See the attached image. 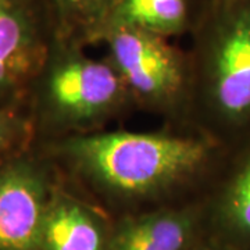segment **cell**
<instances>
[{"label": "cell", "mask_w": 250, "mask_h": 250, "mask_svg": "<svg viewBox=\"0 0 250 250\" xmlns=\"http://www.w3.org/2000/svg\"><path fill=\"white\" fill-rule=\"evenodd\" d=\"M29 124L11 108H0V154L9 152L20 141H25Z\"/></svg>", "instance_id": "7c38bea8"}, {"label": "cell", "mask_w": 250, "mask_h": 250, "mask_svg": "<svg viewBox=\"0 0 250 250\" xmlns=\"http://www.w3.org/2000/svg\"><path fill=\"white\" fill-rule=\"evenodd\" d=\"M120 0H49L56 36L82 47L100 42Z\"/></svg>", "instance_id": "8fae6325"}, {"label": "cell", "mask_w": 250, "mask_h": 250, "mask_svg": "<svg viewBox=\"0 0 250 250\" xmlns=\"http://www.w3.org/2000/svg\"><path fill=\"white\" fill-rule=\"evenodd\" d=\"M197 221L195 207L129 215L113 229L107 250H185L196 232Z\"/></svg>", "instance_id": "ba28073f"}, {"label": "cell", "mask_w": 250, "mask_h": 250, "mask_svg": "<svg viewBox=\"0 0 250 250\" xmlns=\"http://www.w3.org/2000/svg\"><path fill=\"white\" fill-rule=\"evenodd\" d=\"M213 0H120L104 31L129 27L166 38L192 35ZM103 34V35H104Z\"/></svg>", "instance_id": "9c48e42d"}, {"label": "cell", "mask_w": 250, "mask_h": 250, "mask_svg": "<svg viewBox=\"0 0 250 250\" xmlns=\"http://www.w3.org/2000/svg\"><path fill=\"white\" fill-rule=\"evenodd\" d=\"M214 221L231 250H250V134L228 147L210 184Z\"/></svg>", "instance_id": "52a82bcc"}, {"label": "cell", "mask_w": 250, "mask_h": 250, "mask_svg": "<svg viewBox=\"0 0 250 250\" xmlns=\"http://www.w3.org/2000/svg\"><path fill=\"white\" fill-rule=\"evenodd\" d=\"M192 38L188 125L229 147L250 134V0H213Z\"/></svg>", "instance_id": "7a4b0ae2"}, {"label": "cell", "mask_w": 250, "mask_h": 250, "mask_svg": "<svg viewBox=\"0 0 250 250\" xmlns=\"http://www.w3.org/2000/svg\"><path fill=\"white\" fill-rule=\"evenodd\" d=\"M52 195L43 171L31 163L0 172V250H42Z\"/></svg>", "instance_id": "8992f818"}, {"label": "cell", "mask_w": 250, "mask_h": 250, "mask_svg": "<svg viewBox=\"0 0 250 250\" xmlns=\"http://www.w3.org/2000/svg\"><path fill=\"white\" fill-rule=\"evenodd\" d=\"M100 43L123 78L135 106L188 125L190 106L189 54L168 38L129 27L110 28Z\"/></svg>", "instance_id": "277c9868"}, {"label": "cell", "mask_w": 250, "mask_h": 250, "mask_svg": "<svg viewBox=\"0 0 250 250\" xmlns=\"http://www.w3.org/2000/svg\"><path fill=\"white\" fill-rule=\"evenodd\" d=\"M103 220L67 193H53L46 214L42 250H107Z\"/></svg>", "instance_id": "30bf717a"}, {"label": "cell", "mask_w": 250, "mask_h": 250, "mask_svg": "<svg viewBox=\"0 0 250 250\" xmlns=\"http://www.w3.org/2000/svg\"><path fill=\"white\" fill-rule=\"evenodd\" d=\"M45 77V102L53 120L68 135L100 131V126L124 114L134 99L116 67L106 59H93L83 47L56 36ZM67 135V136H68Z\"/></svg>", "instance_id": "3957f363"}, {"label": "cell", "mask_w": 250, "mask_h": 250, "mask_svg": "<svg viewBox=\"0 0 250 250\" xmlns=\"http://www.w3.org/2000/svg\"><path fill=\"white\" fill-rule=\"evenodd\" d=\"M227 150L190 125L157 132L100 129L54 145L74 178L121 203L161 200L202 182L210 185Z\"/></svg>", "instance_id": "6da1fadb"}, {"label": "cell", "mask_w": 250, "mask_h": 250, "mask_svg": "<svg viewBox=\"0 0 250 250\" xmlns=\"http://www.w3.org/2000/svg\"><path fill=\"white\" fill-rule=\"evenodd\" d=\"M56 41L49 0H0V99L39 77Z\"/></svg>", "instance_id": "5b68a950"}]
</instances>
